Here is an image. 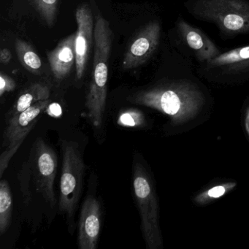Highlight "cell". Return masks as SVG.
<instances>
[{
	"label": "cell",
	"instance_id": "obj_2",
	"mask_svg": "<svg viewBox=\"0 0 249 249\" xmlns=\"http://www.w3.org/2000/svg\"><path fill=\"white\" fill-rule=\"evenodd\" d=\"M94 67L86 99V108L91 124L100 128L106 111L109 58L113 41V33L108 21L100 14L94 25Z\"/></svg>",
	"mask_w": 249,
	"mask_h": 249
},
{
	"label": "cell",
	"instance_id": "obj_21",
	"mask_svg": "<svg viewBox=\"0 0 249 249\" xmlns=\"http://www.w3.org/2000/svg\"><path fill=\"white\" fill-rule=\"evenodd\" d=\"M244 109V113L243 116L242 115V118H243V126L249 141V103L245 104Z\"/></svg>",
	"mask_w": 249,
	"mask_h": 249
},
{
	"label": "cell",
	"instance_id": "obj_17",
	"mask_svg": "<svg viewBox=\"0 0 249 249\" xmlns=\"http://www.w3.org/2000/svg\"><path fill=\"white\" fill-rule=\"evenodd\" d=\"M15 49L17 56L23 66L30 72L37 73L42 67V61L31 45L24 40L17 39L15 43Z\"/></svg>",
	"mask_w": 249,
	"mask_h": 249
},
{
	"label": "cell",
	"instance_id": "obj_13",
	"mask_svg": "<svg viewBox=\"0 0 249 249\" xmlns=\"http://www.w3.org/2000/svg\"><path fill=\"white\" fill-rule=\"evenodd\" d=\"M75 33L62 40L53 51L48 52L51 69L57 81L66 78L75 63Z\"/></svg>",
	"mask_w": 249,
	"mask_h": 249
},
{
	"label": "cell",
	"instance_id": "obj_5",
	"mask_svg": "<svg viewBox=\"0 0 249 249\" xmlns=\"http://www.w3.org/2000/svg\"><path fill=\"white\" fill-rule=\"evenodd\" d=\"M61 145L62 167L59 209L66 215L69 231L72 232L74 215L83 192L87 167L77 143L72 141H63Z\"/></svg>",
	"mask_w": 249,
	"mask_h": 249
},
{
	"label": "cell",
	"instance_id": "obj_20",
	"mask_svg": "<svg viewBox=\"0 0 249 249\" xmlns=\"http://www.w3.org/2000/svg\"><path fill=\"white\" fill-rule=\"evenodd\" d=\"M17 84L15 81L8 75L1 73L0 75V96L2 97L6 92L13 91L16 89Z\"/></svg>",
	"mask_w": 249,
	"mask_h": 249
},
{
	"label": "cell",
	"instance_id": "obj_11",
	"mask_svg": "<svg viewBox=\"0 0 249 249\" xmlns=\"http://www.w3.org/2000/svg\"><path fill=\"white\" fill-rule=\"evenodd\" d=\"M101 229V208L95 197L89 196L83 203L78 224L80 249H96Z\"/></svg>",
	"mask_w": 249,
	"mask_h": 249
},
{
	"label": "cell",
	"instance_id": "obj_4",
	"mask_svg": "<svg viewBox=\"0 0 249 249\" xmlns=\"http://www.w3.org/2000/svg\"><path fill=\"white\" fill-rule=\"evenodd\" d=\"M132 183L141 217L144 241L148 249H162V233L160 222V204L152 176L142 163L134 162Z\"/></svg>",
	"mask_w": 249,
	"mask_h": 249
},
{
	"label": "cell",
	"instance_id": "obj_15",
	"mask_svg": "<svg viewBox=\"0 0 249 249\" xmlns=\"http://www.w3.org/2000/svg\"><path fill=\"white\" fill-rule=\"evenodd\" d=\"M13 213V196L8 182H0V234H5L11 224Z\"/></svg>",
	"mask_w": 249,
	"mask_h": 249
},
{
	"label": "cell",
	"instance_id": "obj_23",
	"mask_svg": "<svg viewBox=\"0 0 249 249\" xmlns=\"http://www.w3.org/2000/svg\"><path fill=\"white\" fill-rule=\"evenodd\" d=\"M47 110L48 112L53 116H59V115H61V112H62L60 106L57 103L49 105V107H47Z\"/></svg>",
	"mask_w": 249,
	"mask_h": 249
},
{
	"label": "cell",
	"instance_id": "obj_16",
	"mask_svg": "<svg viewBox=\"0 0 249 249\" xmlns=\"http://www.w3.org/2000/svg\"><path fill=\"white\" fill-rule=\"evenodd\" d=\"M236 186L237 183L234 181H225L213 185L196 194L193 197V202L200 206L208 205L231 192Z\"/></svg>",
	"mask_w": 249,
	"mask_h": 249
},
{
	"label": "cell",
	"instance_id": "obj_6",
	"mask_svg": "<svg viewBox=\"0 0 249 249\" xmlns=\"http://www.w3.org/2000/svg\"><path fill=\"white\" fill-rule=\"evenodd\" d=\"M199 75L209 82L221 85H238L249 81V46L221 53L199 64Z\"/></svg>",
	"mask_w": 249,
	"mask_h": 249
},
{
	"label": "cell",
	"instance_id": "obj_14",
	"mask_svg": "<svg viewBox=\"0 0 249 249\" xmlns=\"http://www.w3.org/2000/svg\"><path fill=\"white\" fill-rule=\"evenodd\" d=\"M50 96V89L41 84H35L30 86L18 97L15 104L6 114L7 118L11 119L25 111L36 103L48 100Z\"/></svg>",
	"mask_w": 249,
	"mask_h": 249
},
{
	"label": "cell",
	"instance_id": "obj_10",
	"mask_svg": "<svg viewBox=\"0 0 249 249\" xmlns=\"http://www.w3.org/2000/svg\"><path fill=\"white\" fill-rule=\"evenodd\" d=\"M78 29L75 33V67L77 80L81 79L85 73L89 59L90 49L94 31V21L89 6L83 5L75 13Z\"/></svg>",
	"mask_w": 249,
	"mask_h": 249
},
{
	"label": "cell",
	"instance_id": "obj_12",
	"mask_svg": "<svg viewBox=\"0 0 249 249\" xmlns=\"http://www.w3.org/2000/svg\"><path fill=\"white\" fill-rule=\"evenodd\" d=\"M176 27L180 40L191 51V53L199 64L208 62L221 53L214 42L205 33L191 25L185 20L179 18Z\"/></svg>",
	"mask_w": 249,
	"mask_h": 249
},
{
	"label": "cell",
	"instance_id": "obj_19",
	"mask_svg": "<svg viewBox=\"0 0 249 249\" xmlns=\"http://www.w3.org/2000/svg\"><path fill=\"white\" fill-rule=\"evenodd\" d=\"M145 118L141 110L128 109L124 110L118 119V124L124 127H136L145 124Z\"/></svg>",
	"mask_w": 249,
	"mask_h": 249
},
{
	"label": "cell",
	"instance_id": "obj_9",
	"mask_svg": "<svg viewBox=\"0 0 249 249\" xmlns=\"http://www.w3.org/2000/svg\"><path fill=\"white\" fill-rule=\"evenodd\" d=\"M161 25L151 21L144 26L131 40L125 53L122 68L132 69L145 64L154 54L160 44Z\"/></svg>",
	"mask_w": 249,
	"mask_h": 249
},
{
	"label": "cell",
	"instance_id": "obj_8",
	"mask_svg": "<svg viewBox=\"0 0 249 249\" xmlns=\"http://www.w3.org/2000/svg\"><path fill=\"white\" fill-rule=\"evenodd\" d=\"M57 157L54 151L41 138L34 144V173L37 190L52 208L56 203L55 178L57 173Z\"/></svg>",
	"mask_w": 249,
	"mask_h": 249
},
{
	"label": "cell",
	"instance_id": "obj_7",
	"mask_svg": "<svg viewBox=\"0 0 249 249\" xmlns=\"http://www.w3.org/2000/svg\"><path fill=\"white\" fill-rule=\"evenodd\" d=\"M48 100L38 102L18 116L8 119L3 133L2 153L0 156V176L2 177L13 158L27 135L30 133L42 113L50 105Z\"/></svg>",
	"mask_w": 249,
	"mask_h": 249
},
{
	"label": "cell",
	"instance_id": "obj_18",
	"mask_svg": "<svg viewBox=\"0 0 249 249\" xmlns=\"http://www.w3.org/2000/svg\"><path fill=\"white\" fill-rule=\"evenodd\" d=\"M30 2L49 26L54 24L57 13L58 0H30Z\"/></svg>",
	"mask_w": 249,
	"mask_h": 249
},
{
	"label": "cell",
	"instance_id": "obj_22",
	"mask_svg": "<svg viewBox=\"0 0 249 249\" xmlns=\"http://www.w3.org/2000/svg\"><path fill=\"white\" fill-rule=\"evenodd\" d=\"M11 58H12V55H11V52L8 49H2L0 52V62H1V63L4 64V65L9 63Z\"/></svg>",
	"mask_w": 249,
	"mask_h": 249
},
{
	"label": "cell",
	"instance_id": "obj_3",
	"mask_svg": "<svg viewBox=\"0 0 249 249\" xmlns=\"http://www.w3.org/2000/svg\"><path fill=\"white\" fill-rule=\"evenodd\" d=\"M184 6L196 19L216 26L224 37L249 34V0H188Z\"/></svg>",
	"mask_w": 249,
	"mask_h": 249
},
{
	"label": "cell",
	"instance_id": "obj_1",
	"mask_svg": "<svg viewBox=\"0 0 249 249\" xmlns=\"http://www.w3.org/2000/svg\"><path fill=\"white\" fill-rule=\"evenodd\" d=\"M130 103L165 115L167 135L186 133L209 120L214 101L208 89L194 77L163 79L129 96Z\"/></svg>",
	"mask_w": 249,
	"mask_h": 249
}]
</instances>
